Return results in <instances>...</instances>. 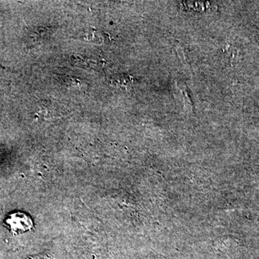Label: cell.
Instances as JSON below:
<instances>
[{
	"mask_svg": "<svg viewBox=\"0 0 259 259\" xmlns=\"http://www.w3.org/2000/svg\"><path fill=\"white\" fill-rule=\"evenodd\" d=\"M131 77L127 76H120V77L116 78L114 82L116 83V84L119 85L120 87L126 86L131 83Z\"/></svg>",
	"mask_w": 259,
	"mask_h": 259,
	"instance_id": "cell-3",
	"label": "cell"
},
{
	"mask_svg": "<svg viewBox=\"0 0 259 259\" xmlns=\"http://www.w3.org/2000/svg\"><path fill=\"white\" fill-rule=\"evenodd\" d=\"M5 224L9 227L12 233L15 236L30 231L34 227L31 218L22 212L10 214L5 221Z\"/></svg>",
	"mask_w": 259,
	"mask_h": 259,
	"instance_id": "cell-1",
	"label": "cell"
},
{
	"mask_svg": "<svg viewBox=\"0 0 259 259\" xmlns=\"http://www.w3.org/2000/svg\"><path fill=\"white\" fill-rule=\"evenodd\" d=\"M84 40L88 42H101L102 40H104V33H100L97 30L94 29H90L89 31L87 32V34L83 35Z\"/></svg>",
	"mask_w": 259,
	"mask_h": 259,
	"instance_id": "cell-2",
	"label": "cell"
}]
</instances>
